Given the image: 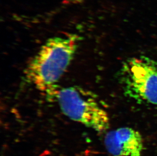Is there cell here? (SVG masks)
Masks as SVG:
<instances>
[{"label":"cell","instance_id":"6da1fadb","mask_svg":"<svg viewBox=\"0 0 157 156\" xmlns=\"http://www.w3.org/2000/svg\"><path fill=\"white\" fill-rule=\"evenodd\" d=\"M80 37L76 34L48 39L31 60L25 70L29 82L43 93L56 97V85L75 54Z\"/></svg>","mask_w":157,"mask_h":156},{"label":"cell","instance_id":"7a4b0ae2","mask_svg":"<svg viewBox=\"0 0 157 156\" xmlns=\"http://www.w3.org/2000/svg\"><path fill=\"white\" fill-rule=\"evenodd\" d=\"M56 98L64 115L99 133L109 128L108 113L95 94L79 87L72 86L58 91Z\"/></svg>","mask_w":157,"mask_h":156},{"label":"cell","instance_id":"3957f363","mask_svg":"<svg viewBox=\"0 0 157 156\" xmlns=\"http://www.w3.org/2000/svg\"><path fill=\"white\" fill-rule=\"evenodd\" d=\"M121 82L126 96L138 102L157 106V63L140 56L127 59L121 69Z\"/></svg>","mask_w":157,"mask_h":156},{"label":"cell","instance_id":"277c9868","mask_svg":"<svg viewBox=\"0 0 157 156\" xmlns=\"http://www.w3.org/2000/svg\"><path fill=\"white\" fill-rule=\"evenodd\" d=\"M104 144L108 153L113 156H141L144 148L141 135L129 127L107 133Z\"/></svg>","mask_w":157,"mask_h":156}]
</instances>
